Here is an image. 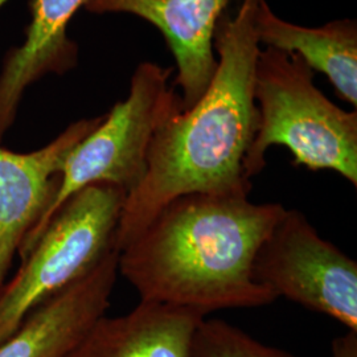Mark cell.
I'll return each instance as SVG.
<instances>
[{
	"mask_svg": "<svg viewBox=\"0 0 357 357\" xmlns=\"http://www.w3.org/2000/svg\"><path fill=\"white\" fill-rule=\"evenodd\" d=\"M259 3L241 0L237 13L218 19L216 72L197 102L174 110L156 130L146 175L128 193L121 213L118 252L180 196L252 190L245 162L258 123L253 85L261 51L255 29Z\"/></svg>",
	"mask_w": 357,
	"mask_h": 357,
	"instance_id": "6da1fadb",
	"label": "cell"
},
{
	"mask_svg": "<svg viewBox=\"0 0 357 357\" xmlns=\"http://www.w3.org/2000/svg\"><path fill=\"white\" fill-rule=\"evenodd\" d=\"M249 192L190 193L169 202L119 250L118 274L142 302L204 315L270 305L278 296L255 281L253 266L286 208L253 203Z\"/></svg>",
	"mask_w": 357,
	"mask_h": 357,
	"instance_id": "7a4b0ae2",
	"label": "cell"
},
{
	"mask_svg": "<svg viewBox=\"0 0 357 357\" xmlns=\"http://www.w3.org/2000/svg\"><path fill=\"white\" fill-rule=\"evenodd\" d=\"M314 70L295 53L259 51L255 68L258 123L245 162L248 178L266 166L271 146H284L295 166L335 171L357 185V113L331 102L315 84Z\"/></svg>",
	"mask_w": 357,
	"mask_h": 357,
	"instance_id": "3957f363",
	"label": "cell"
},
{
	"mask_svg": "<svg viewBox=\"0 0 357 357\" xmlns=\"http://www.w3.org/2000/svg\"><path fill=\"white\" fill-rule=\"evenodd\" d=\"M171 72L155 63L138 65L128 98L115 103L66 156L51 203L22 243L20 257L32 249L54 215L78 192L107 184L128 195L139 185L156 130L167 115L181 109L176 88L168 86Z\"/></svg>",
	"mask_w": 357,
	"mask_h": 357,
	"instance_id": "277c9868",
	"label": "cell"
},
{
	"mask_svg": "<svg viewBox=\"0 0 357 357\" xmlns=\"http://www.w3.org/2000/svg\"><path fill=\"white\" fill-rule=\"evenodd\" d=\"M128 193L107 184L72 196L0 289V344L52 296L89 273L115 246Z\"/></svg>",
	"mask_w": 357,
	"mask_h": 357,
	"instance_id": "5b68a950",
	"label": "cell"
},
{
	"mask_svg": "<svg viewBox=\"0 0 357 357\" xmlns=\"http://www.w3.org/2000/svg\"><path fill=\"white\" fill-rule=\"evenodd\" d=\"M255 280L278 298L357 331V264L321 238L299 211L286 209L255 255Z\"/></svg>",
	"mask_w": 357,
	"mask_h": 357,
	"instance_id": "8992f818",
	"label": "cell"
},
{
	"mask_svg": "<svg viewBox=\"0 0 357 357\" xmlns=\"http://www.w3.org/2000/svg\"><path fill=\"white\" fill-rule=\"evenodd\" d=\"M103 118L79 119L33 153H13L0 146V289L22 243L51 203L66 156Z\"/></svg>",
	"mask_w": 357,
	"mask_h": 357,
	"instance_id": "52a82bcc",
	"label": "cell"
},
{
	"mask_svg": "<svg viewBox=\"0 0 357 357\" xmlns=\"http://www.w3.org/2000/svg\"><path fill=\"white\" fill-rule=\"evenodd\" d=\"M230 0H86L93 13H130L153 24L166 40L178 66L181 109L197 102L216 72L213 33Z\"/></svg>",
	"mask_w": 357,
	"mask_h": 357,
	"instance_id": "ba28073f",
	"label": "cell"
},
{
	"mask_svg": "<svg viewBox=\"0 0 357 357\" xmlns=\"http://www.w3.org/2000/svg\"><path fill=\"white\" fill-rule=\"evenodd\" d=\"M114 248L84 277L38 306L0 344V357H66L106 315L118 278Z\"/></svg>",
	"mask_w": 357,
	"mask_h": 357,
	"instance_id": "9c48e42d",
	"label": "cell"
},
{
	"mask_svg": "<svg viewBox=\"0 0 357 357\" xmlns=\"http://www.w3.org/2000/svg\"><path fill=\"white\" fill-rule=\"evenodd\" d=\"M7 0H0V7ZM86 0H33L26 40L7 53L0 69V142L13 128L26 90L48 75L63 76L78 61L68 26Z\"/></svg>",
	"mask_w": 357,
	"mask_h": 357,
	"instance_id": "30bf717a",
	"label": "cell"
},
{
	"mask_svg": "<svg viewBox=\"0 0 357 357\" xmlns=\"http://www.w3.org/2000/svg\"><path fill=\"white\" fill-rule=\"evenodd\" d=\"M205 317L141 301L126 315H103L66 357H191L195 332Z\"/></svg>",
	"mask_w": 357,
	"mask_h": 357,
	"instance_id": "8fae6325",
	"label": "cell"
},
{
	"mask_svg": "<svg viewBox=\"0 0 357 357\" xmlns=\"http://www.w3.org/2000/svg\"><path fill=\"white\" fill-rule=\"evenodd\" d=\"M259 44L303 59L314 72L328 77L336 94L357 106V23L352 19L335 20L318 28L284 22L261 0L255 19Z\"/></svg>",
	"mask_w": 357,
	"mask_h": 357,
	"instance_id": "7c38bea8",
	"label": "cell"
},
{
	"mask_svg": "<svg viewBox=\"0 0 357 357\" xmlns=\"http://www.w3.org/2000/svg\"><path fill=\"white\" fill-rule=\"evenodd\" d=\"M191 357H296L253 339L224 320L203 319L192 340Z\"/></svg>",
	"mask_w": 357,
	"mask_h": 357,
	"instance_id": "4fadbf2b",
	"label": "cell"
},
{
	"mask_svg": "<svg viewBox=\"0 0 357 357\" xmlns=\"http://www.w3.org/2000/svg\"><path fill=\"white\" fill-rule=\"evenodd\" d=\"M331 357H357V331H348L332 342Z\"/></svg>",
	"mask_w": 357,
	"mask_h": 357,
	"instance_id": "5bb4252c",
	"label": "cell"
}]
</instances>
